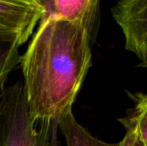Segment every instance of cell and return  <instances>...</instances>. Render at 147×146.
<instances>
[{"label":"cell","instance_id":"obj_10","mask_svg":"<svg viewBox=\"0 0 147 146\" xmlns=\"http://www.w3.org/2000/svg\"><path fill=\"white\" fill-rule=\"evenodd\" d=\"M138 66L142 67V68H147V53L139 60V65Z\"/></svg>","mask_w":147,"mask_h":146},{"label":"cell","instance_id":"obj_8","mask_svg":"<svg viewBox=\"0 0 147 146\" xmlns=\"http://www.w3.org/2000/svg\"><path fill=\"white\" fill-rule=\"evenodd\" d=\"M19 48L15 44L0 43V96L9 74L19 64Z\"/></svg>","mask_w":147,"mask_h":146},{"label":"cell","instance_id":"obj_4","mask_svg":"<svg viewBox=\"0 0 147 146\" xmlns=\"http://www.w3.org/2000/svg\"><path fill=\"white\" fill-rule=\"evenodd\" d=\"M111 13L124 36V48L140 60L147 53V0H122Z\"/></svg>","mask_w":147,"mask_h":146},{"label":"cell","instance_id":"obj_7","mask_svg":"<svg viewBox=\"0 0 147 146\" xmlns=\"http://www.w3.org/2000/svg\"><path fill=\"white\" fill-rule=\"evenodd\" d=\"M135 106L123 118L117 119L123 126H133L140 142L147 146V94H130Z\"/></svg>","mask_w":147,"mask_h":146},{"label":"cell","instance_id":"obj_1","mask_svg":"<svg viewBox=\"0 0 147 146\" xmlns=\"http://www.w3.org/2000/svg\"><path fill=\"white\" fill-rule=\"evenodd\" d=\"M99 11L79 20H40L19 60L33 120L57 121L73 106L92 65Z\"/></svg>","mask_w":147,"mask_h":146},{"label":"cell","instance_id":"obj_9","mask_svg":"<svg viewBox=\"0 0 147 146\" xmlns=\"http://www.w3.org/2000/svg\"><path fill=\"white\" fill-rule=\"evenodd\" d=\"M124 128H125V135L119 142V146H143L140 142L133 126H124Z\"/></svg>","mask_w":147,"mask_h":146},{"label":"cell","instance_id":"obj_3","mask_svg":"<svg viewBox=\"0 0 147 146\" xmlns=\"http://www.w3.org/2000/svg\"><path fill=\"white\" fill-rule=\"evenodd\" d=\"M42 17L39 0H0V43L21 46Z\"/></svg>","mask_w":147,"mask_h":146},{"label":"cell","instance_id":"obj_5","mask_svg":"<svg viewBox=\"0 0 147 146\" xmlns=\"http://www.w3.org/2000/svg\"><path fill=\"white\" fill-rule=\"evenodd\" d=\"M42 7L40 20L55 18L79 20L100 10L98 0H39Z\"/></svg>","mask_w":147,"mask_h":146},{"label":"cell","instance_id":"obj_6","mask_svg":"<svg viewBox=\"0 0 147 146\" xmlns=\"http://www.w3.org/2000/svg\"><path fill=\"white\" fill-rule=\"evenodd\" d=\"M58 130L65 139L66 146H119L118 143H109L93 136L82 126L72 111V107L67 108L57 120Z\"/></svg>","mask_w":147,"mask_h":146},{"label":"cell","instance_id":"obj_2","mask_svg":"<svg viewBox=\"0 0 147 146\" xmlns=\"http://www.w3.org/2000/svg\"><path fill=\"white\" fill-rule=\"evenodd\" d=\"M57 121L30 117L22 81L5 86L0 96V146H58Z\"/></svg>","mask_w":147,"mask_h":146}]
</instances>
